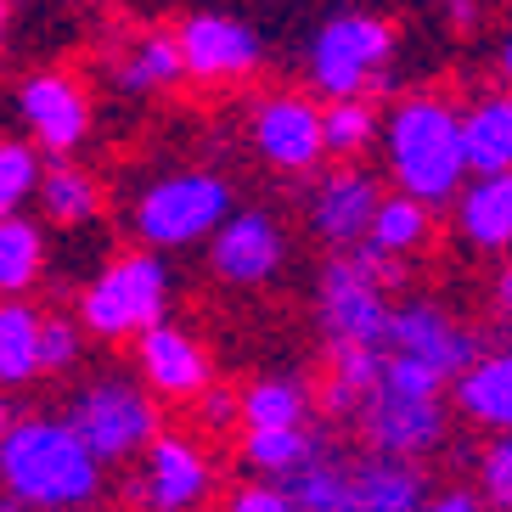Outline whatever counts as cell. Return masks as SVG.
<instances>
[{"instance_id":"44dd1931","label":"cell","mask_w":512,"mask_h":512,"mask_svg":"<svg viewBox=\"0 0 512 512\" xmlns=\"http://www.w3.org/2000/svg\"><path fill=\"white\" fill-rule=\"evenodd\" d=\"M96 209H102V186L79 164L51 158L46 175H40V214L51 226H85V220H96Z\"/></svg>"},{"instance_id":"8fae6325","label":"cell","mask_w":512,"mask_h":512,"mask_svg":"<svg viewBox=\"0 0 512 512\" xmlns=\"http://www.w3.org/2000/svg\"><path fill=\"white\" fill-rule=\"evenodd\" d=\"M136 366H141V383L164 400H203L214 389L209 383V355L186 327L164 321L136 338Z\"/></svg>"},{"instance_id":"cb8c5ba5","label":"cell","mask_w":512,"mask_h":512,"mask_svg":"<svg viewBox=\"0 0 512 512\" xmlns=\"http://www.w3.org/2000/svg\"><path fill=\"white\" fill-rule=\"evenodd\" d=\"M40 327H46V316H34V304L23 299L0 304V377L12 389L40 372Z\"/></svg>"},{"instance_id":"8d00e7d4","label":"cell","mask_w":512,"mask_h":512,"mask_svg":"<svg viewBox=\"0 0 512 512\" xmlns=\"http://www.w3.org/2000/svg\"><path fill=\"white\" fill-rule=\"evenodd\" d=\"M428 512H484V507H479L473 490H439V496L428 501Z\"/></svg>"},{"instance_id":"83f0119b","label":"cell","mask_w":512,"mask_h":512,"mask_svg":"<svg viewBox=\"0 0 512 512\" xmlns=\"http://www.w3.org/2000/svg\"><path fill=\"white\" fill-rule=\"evenodd\" d=\"M293 501L299 512H361L355 507V479L349 467H332V462H310L293 479Z\"/></svg>"},{"instance_id":"3957f363","label":"cell","mask_w":512,"mask_h":512,"mask_svg":"<svg viewBox=\"0 0 512 512\" xmlns=\"http://www.w3.org/2000/svg\"><path fill=\"white\" fill-rule=\"evenodd\" d=\"M226 220H231V186L214 169H169V175L141 186V197L130 203V226L152 254L214 237Z\"/></svg>"},{"instance_id":"7c38bea8","label":"cell","mask_w":512,"mask_h":512,"mask_svg":"<svg viewBox=\"0 0 512 512\" xmlns=\"http://www.w3.org/2000/svg\"><path fill=\"white\" fill-rule=\"evenodd\" d=\"M209 484H214V473H209V462H203V451L181 434H164L147 456H141L136 496L158 512H186L209 496Z\"/></svg>"},{"instance_id":"6da1fadb","label":"cell","mask_w":512,"mask_h":512,"mask_svg":"<svg viewBox=\"0 0 512 512\" xmlns=\"http://www.w3.org/2000/svg\"><path fill=\"white\" fill-rule=\"evenodd\" d=\"M0 473H6V496L34 512H79L85 501H96V484H102V462L62 417L6 422Z\"/></svg>"},{"instance_id":"f1b7e54d","label":"cell","mask_w":512,"mask_h":512,"mask_svg":"<svg viewBox=\"0 0 512 512\" xmlns=\"http://www.w3.org/2000/svg\"><path fill=\"white\" fill-rule=\"evenodd\" d=\"M242 456H248V467H259V473H293V467L316 462V439L304 434V428L248 434V439H242Z\"/></svg>"},{"instance_id":"52a82bcc","label":"cell","mask_w":512,"mask_h":512,"mask_svg":"<svg viewBox=\"0 0 512 512\" xmlns=\"http://www.w3.org/2000/svg\"><path fill=\"white\" fill-rule=\"evenodd\" d=\"M248 141L276 169H316L327 152V107H316L299 91L259 96L248 107Z\"/></svg>"},{"instance_id":"ac0fdd59","label":"cell","mask_w":512,"mask_h":512,"mask_svg":"<svg viewBox=\"0 0 512 512\" xmlns=\"http://www.w3.org/2000/svg\"><path fill=\"white\" fill-rule=\"evenodd\" d=\"M456 406L473 422H484V428L512 434V349L484 355V361H473L456 377Z\"/></svg>"},{"instance_id":"484cf974","label":"cell","mask_w":512,"mask_h":512,"mask_svg":"<svg viewBox=\"0 0 512 512\" xmlns=\"http://www.w3.org/2000/svg\"><path fill=\"white\" fill-rule=\"evenodd\" d=\"M428 237H434V214H428V203H417V197H406V192H389L366 242H372L377 254L400 259V254H417Z\"/></svg>"},{"instance_id":"1f68e13d","label":"cell","mask_w":512,"mask_h":512,"mask_svg":"<svg viewBox=\"0 0 512 512\" xmlns=\"http://www.w3.org/2000/svg\"><path fill=\"white\" fill-rule=\"evenodd\" d=\"M383 389L406 394V400H439L445 372H434L428 361H411V355H389V366H383Z\"/></svg>"},{"instance_id":"f35d334b","label":"cell","mask_w":512,"mask_h":512,"mask_svg":"<svg viewBox=\"0 0 512 512\" xmlns=\"http://www.w3.org/2000/svg\"><path fill=\"white\" fill-rule=\"evenodd\" d=\"M501 68H507V79H512V34H507V46H501Z\"/></svg>"},{"instance_id":"e0dca14e","label":"cell","mask_w":512,"mask_h":512,"mask_svg":"<svg viewBox=\"0 0 512 512\" xmlns=\"http://www.w3.org/2000/svg\"><path fill=\"white\" fill-rule=\"evenodd\" d=\"M462 141H467V169L479 181L512 175V96H479L462 113Z\"/></svg>"},{"instance_id":"ba28073f","label":"cell","mask_w":512,"mask_h":512,"mask_svg":"<svg viewBox=\"0 0 512 512\" xmlns=\"http://www.w3.org/2000/svg\"><path fill=\"white\" fill-rule=\"evenodd\" d=\"M321 321L332 332V349H377L389 338L394 310L383 304V287L355 265V259H332L327 276H321Z\"/></svg>"},{"instance_id":"4fadbf2b","label":"cell","mask_w":512,"mask_h":512,"mask_svg":"<svg viewBox=\"0 0 512 512\" xmlns=\"http://www.w3.org/2000/svg\"><path fill=\"white\" fill-rule=\"evenodd\" d=\"M361 428H366L377 456L406 462V456L439 445V434H445V406H439V400H406V394L377 389L361 411Z\"/></svg>"},{"instance_id":"d6986e66","label":"cell","mask_w":512,"mask_h":512,"mask_svg":"<svg viewBox=\"0 0 512 512\" xmlns=\"http://www.w3.org/2000/svg\"><path fill=\"white\" fill-rule=\"evenodd\" d=\"M349 479H355V507H361V512H428L422 473L411 462L372 456V462L349 467Z\"/></svg>"},{"instance_id":"e575fe53","label":"cell","mask_w":512,"mask_h":512,"mask_svg":"<svg viewBox=\"0 0 512 512\" xmlns=\"http://www.w3.org/2000/svg\"><path fill=\"white\" fill-rule=\"evenodd\" d=\"M220 512H299V501L276 490V484H237Z\"/></svg>"},{"instance_id":"d6a6232c","label":"cell","mask_w":512,"mask_h":512,"mask_svg":"<svg viewBox=\"0 0 512 512\" xmlns=\"http://www.w3.org/2000/svg\"><path fill=\"white\" fill-rule=\"evenodd\" d=\"M479 479H484V496L512 512V434H501V439H490V445H484Z\"/></svg>"},{"instance_id":"7402d4cb","label":"cell","mask_w":512,"mask_h":512,"mask_svg":"<svg viewBox=\"0 0 512 512\" xmlns=\"http://www.w3.org/2000/svg\"><path fill=\"white\" fill-rule=\"evenodd\" d=\"M310 411V394L293 377H254L242 389V428L248 434H276V428H299Z\"/></svg>"},{"instance_id":"d590c367","label":"cell","mask_w":512,"mask_h":512,"mask_svg":"<svg viewBox=\"0 0 512 512\" xmlns=\"http://www.w3.org/2000/svg\"><path fill=\"white\" fill-rule=\"evenodd\" d=\"M197 422H203L209 434H220V428L242 422V389H220V383H214V389L197 400Z\"/></svg>"},{"instance_id":"5bb4252c","label":"cell","mask_w":512,"mask_h":512,"mask_svg":"<svg viewBox=\"0 0 512 512\" xmlns=\"http://www.w3.org/2000/svg\"><path fill=\"white\" fill-rule=\"evenodd\" d=\"M389 344H394V355L428 361L434 372H445V377H462L467 366H473V338H467L439 304H422V299L406 304V310H394Z\"/></svg>"},{"instance_id":"603a6c76","label":"cell","mask_w":512,"mask_h":512,"mask_svg":"<svg viewBox=\"0 0 512 512\" xmlns=\"http://www.w3.org/2000/svg\"><path fill=\"white\" fill-rule=\"evenodd\" d=\"M186 74V57H181V40L175 34H141L136 46H130V57L119 62V91L141 96V91H158V85H175V79Z\"/></svg>"},{"instance_id":"2e32d148","label":"cell","mask_w":512,"mask_h":512,"mask_svg":"<svg viewBox=\"0 0 512 512\" xmlns=\"http://www.w3.org/2000/svg\"><path fill=\"white\" fill-rule=\"evenodd\" d=\"M377 209H383V192H377L372 175H361V169H338V175H327V181L316 186V197H310V220H316V231L327 242H338V248H361V237H372V220Z\"/></svg>"},{"instance_id":"277c9868","label":"cell","mask_w":512,"mask_h":512,"mask_svg":"<svg viewBox=\"0 0 512 512\" xmlns=\"http://www.w3.org/2000/svg\"><path fill=\"white\" fill-rule=\"evenodd\" d=\"M164 304L169 265L152 248H136V254H119L91 276V287L79 293V321L96 338H141V332L164 327Z\"/></svg>"},{"instance_id":"4dcf8cb0","label":"cell","mask_w":512,"mask_h":512,"mask_svg":"<svg viewBox=\"0 0 512 512\" xmlns=\"http://www.w3.org/2000/svg\"><path fill=\"white\" fill-rule=\"evenodd\" d=\"M40 175H46V164L34 158V141H6L0 147V209L17 214V203L29 197V186L40 192Z\"/></svg>"},{"instance_id":"9c48e42d","label":"cell","mask_w":512,"mask_h":512,"mask_svg":"<svg viewBox=\"0 0 512 512\" xmlns=\"http://www.w3.org/2000/svg\"><path fill=\"white\" fill-rule=\"evenodd\" d=\"M175 40H181L186 74H192L197 85L248 79L259 68V57H265L259 34L248 29V23H237V17H226V12H192L181 29H175Z\"/></svg>"},{"instance_id":"5b68a950","label":"cell","mask_w":512,"mask_h":512,"mask_svg":"<svg viewBox=\"0 0 512 512\" xmlns=\"http://www.w3.org/2000/svg\"><path fill=\"white\" fill-rule=\"evenodd\" d=\"M68 428H74L85 445H91L96 462H124V456H147L158 445V406L152 394L130 377L107 372V377H91L68 394Z\"/></svg>"},{"instance_id":"d4e9b609","label":"cell","mask_w":512,"mask_h":512,"mask_svg":"<svg viewBox=\"0 0 512 512\" xmlns=\"http://www.w3.org/2000/svg\"><path fill=\"white\" fill-rule=\"evenodd\" d=\"M383 355L377 349H332V372H327V389H321V400H327V411H349V406H361L372 400L377 389H383Z\"/></svg>"},{"instance_id":"f546056e","label":"cell","mask_w":512,"mask_h":512,"mask_svg":"<svg viewBox=\"0 0 512 512\" xmlns=\"http://www.w3.org/2000/svg\"><path fill=\"white\" fill-rule=\"evenodd\" d=\"M377 107L366 102V96H349V102H327V152H338V158H355V152L366 147V141L377 136Z\"/></svg>"},{"instance_id":"74e56055","label":"cell","mask_w":512,"mask_h":512,"mask_svg":"<svg viewBox=\"0 0 512 512\" xmlns=\"http://www.w3.org/2000/svg\"><path fill=\"white\" fill-rule=\"evenodd\" d=\"M496 304H501V310H507V316H512V265H507V271L496 276Z\"/></svg>"},{"instance_id":"7a4b0ae2","label":"cell","mask_w":512,"mask_h":512,"mask_svg":"<svg viewBox=\"0 0 512 512\" xmlns=\"http://www.w3.org/2000/svg\"><path fill=\"white\" fill-rule=\"evenodd\" d=\"M383 158H389L394 186L417 203H428V209L456 197V186L467 175L462 113L434 91L400 96L394 113L383 119Z\"/></svg>"},{"instance_id":"836d02e7","label":"cell","mask_w":512,"mask_h":512,"mask_svg":"<svg viewBox=\"0 0 512 512\" xmlns=\"http://www.w3.org/2000/svg\"><path fill=\"white\" fill-rule=\"evenodd\" d=\"M74 355H79V327L68 316H46V327H40V372L74 366Z\"/></svg>"},{"instance_id":"9a60e30c","label":"cell","mask_w":512,"mask_h":512,"mask_svg":"<svg viewBox=\"0 0 512 512\" xmlns=\"http://www.w3.org/2000/svg\"><path fill=\"white\" fill-rule=\"evenodd\" d=\"M209 265L226 282H265L282 265V231H276V220L259 209H237L209 237Z\"/></svg>"},{"instance_id":"30bf717a","label":"cell","mask_w":512,"mask_h":512,"mask_svg":"<svg viewBox=\"0 0 512 512\" xmlns=\"http://www.w3.org/2000/svg\"><path fill=\"white\" fill-rule=\"evenodd\" d=\"M17 113L29 124V136L51 152H74L91 130V102H85V85L62 68H40L17 85Z\"/></svg>"},{"instance_id":"4316f807","label":"cell","mask_w":512,"mask_h":512,"mask_svg":"<svg viewBox=\"0 0 512 512\" xmlns=\"http://www.w3.org/2000/svg\"><path fill=\"white\" fill-rule=\"evenodd\" d=\"M40 259H46L40 226L23 220V214H6V220H0V287H6V299H17V293L40 276Z\"/></svg>"},{"instance_id":"ffe728a7","label":"cell","mask_w":512,"mask_h":512,"mask_svg":"<svg viewBox=\"0 0 512 512\" xmlns=\"http://www.w3.org/2000/svg\"><path fill=\"white\" fill-rule=\"evenodd\" d=\"M456 226L473 248H507L512 242V175L473 181L456 203Z\"/></svg>"},{"instance_id":"8992f818","label":"cell","mask_w":512,"mask_h":512,"mask_svg":"<svg viewBox=\"0 0 512 512\" xmlns=\"http://www.w3.org/2000/svg\"><path fill=\"white\" fill-rule=\"evenodd\" d=\"M394 46V23L377 12H338L327 17L310 40V85L327 91L332 102L361 96V85H377V68Z\"/></svg>"}]
</instances>
